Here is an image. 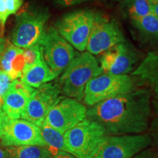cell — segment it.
<instances>
[{"label": "cell", "instance_id": "1", "mask_svg": "<svg viewBox=\"0 0 158 158\" xmlns=\"http://www.w3.org/2000/svg\"><path fill=\"white\" fill-rule=\"evenodd\" d=\"M150 92L137 89L103 100L86 110V118L101 124L107 134H141L147 130L151 114Z\"/></svg>", "mask_w": 158, "mask_h": 158}, {"label": "cell", "instance_id": "2", "mask_svg": "<svg viewBox=\"0 0 158 158\" xmlns=\"http://www.w3.org/2000/svg\"><path fill=\"white\" fill-rule=\"evenodd\" d=\"M102 73L101 67L93 55L89 52L78 54L59 79L62 92L68 98L82 101L86 85Z\"/></svg>", "mask_w": 158, "mask_h": 158}, {"label": "cell", "instance_id": "3", "mask_svg": "<svg viewBox=\"0 0 158 158\" xmlns=\"http://www.w3.org/2000/svg\"><path fill=\"white\" fill-rule=\"evenodd\" d=\"M108 134L101 124L86 118L64 134L68 152L77 158H92Z\"/></svg>", "mask_w": 158, "mask_h": 158}, {"label": "cell", "instance_id": "4", "mask_svg": "<svg viewBox=\"0 0 158 158\" xmlns=\"http://www.w3.org/2000/svg\"><path fill=\"white\" fill-rule=\"evenodd\" d=\"M48 19V11L45 9H30L21 12L17 15L12 32L13 45L21 48L41 45L46 32Z\"/></svg>", "mask_w": 158, "mask_h": 158}, {"label": "cell", "instance_id": "5", "mask_svg": "<svg viewBox=\"0 0 158 158\" xmlns=\"http://www.w3.org/2000/svg\"><path fill=\"white\" fill-rule=\"evenodd\" d=\"M0 140L6 147L40 146L47 147L40 127L23 118L9 117L0 108Z\"/></svg>", "mask_w": 158, "mask_h": 158}, {"label": "cell", "instance_id": "6", "mask_svg": "<svg viewBox=\"0 0 158 158\" xmlns=\"http://www.w3.org/2000/svg\"><path fill=\"white\" fill-rule=\"evenodd\" d=\"M135 90V82L127 75L105 73L99 75L86 85L84 101L88 106Z\"/></svg>", "mask_w": 158, "mask_h": 158}, {"label": "cell", "instance_id": "7", "mask_svg": "<svg viewBox=\"0 0 158 158\" xmlns=\"http://www.w3.org/2000/svg\"><path fill=\"white\" fill-rule=\"evenodd\" d=\"M96 13L89 10H79L68 13L55 23L59 35L79 51L86 49Z\"/></svg>", "mask_w": 158, "mask_h": 158}, {"label": "cell", "instance_id": "8", "mask_svg": "<svg viewBox=\"0 0 158 158\" xmlns=\"http://www.w3.org/2000/svg\"><path fill=\"white\" fill-rule=\"evenodd\" d=\"M147 134L107 135L92 158H132L152 143Z\"/></svg>", "mask_w": 158, "mask_h": 158}, {"label": "cell", "instance_id": "9", "mask_svg": "<svg viewBox=\"0 0 158 158\" xmlns=\"http://www.w3.org/2000/svg\"><path fill=\"white\" fill-rule=\"evenodd\" d=\"M61 94L59 83H46L35 89L21 118L40 127L49 110L64 98Z\"/></svg>", "mask_w": 158, "mask_h": 158}, {"label": "cell", "instance_id": "10", "mask_svg": "<svg viewBox=\"0 0 158 158\" xmlns=\"http://www.w3.org/2000/svg\"><path fill=\"white\" fill-rule=\"evenodd\" d=\"M40 45L45 62L57 76L66 70L77 56L73 47L59 35L55 27L47 29Z\"/></svg>", "mask_w": 158, "mask_h": 158}, {"label": "cell", "instance_id": "11", "mask_svg": "<svg viewBox=\"0 0 158 158\" xmlns=\"http://www.w3.org/2000/svg\"><path fill=\"white\" fill-rule=\"evenodd\" d=\"M86 108L76 99L63 98L47 114L43 124L63 134L86 118Z\"/></svg>", "mask_w": 158, "mask_h": 158}, {"label": "cell", "instance_id": "12", "mask_svg": "<svg viewBox=\"0 0 158 158\" xmlns=\"http://www.w3.org/2000/svg\"><path fill=\"white\" fill-rule=\"evenodd\" d=\"M124 40L123 33L116 21L96 14L86 50L91 54L98 55Z\"/></svg>", "mask_w": 158, "mask_h": 158}, {"label": "cell", "instance_id": "13", "mask_svg": "<svg viewBox=\"0 0 158 158\" xmlns=\"http://www.w3.org/2000/svg\"><path fill=\"white\" fill-rule=\"evenodd\" d=\"M138 59L135 49L124 40L102 53L100 67L105 73L127 75L133 70Z\"/></svg>", "mask_w": 158, "mask_h": 158}, {"label": "cell", "instance_id": "14", "mask_svg": "<svg viewBox=\"0 0 158 158\" xmlns=\"http://www.w3.org/2000/svg\"><path fill=\"white\" fill-rule=\"evenodd\" d=\"M35 91L21 80H13L4 97L2 110L10 118H20Z\"/></svg>", "mask_w": 158, "mask_h": 158}, {"label": "cell", "instance_id": "15", "mask_svg": "<svg viewBox=\"0 0 158 158\" xmlns=\"http://www.w3.org/2000/svg\"><path fill=\"white\" fill-rule=\"evenodd\" d=\"M131 76L147 84L158 98V51L148 53Z\"/></svg>", "mask_w": 158, "mask_h": 158}, {"label": "cell", "instance_id": "16", "mask_svg": "<svg viewBox=\"0 0 158 158\" xmlns=\"http://www.w3.org/2000/svg\"><path fill=\"white\" fill-rule=\"evenodd\" d=\"M56 77L43 58L31 66L23 69L21 80L31 87L37 89Z\"/></svg>", "mask_w": 158, "mask_h": 158}, {"label": "cell", "instance_id": "17", "mask_svg": "<svg viewBox=\"0 0 158 158\" xmlns=\"http://www.w3.org/2000/svg\"><path fill=\"white\" fill-rule=\"evenodd\" d=\"M132 23L137 29L141 40L152 45H158V19L153 13L132 20Z\"/></svg>", "mask_w": 158, "mask_h": 158}, {"label": "cell", "instance_id": "18", "mask_svg": "<svg viewBox=\"0 0 158 158\" xmlns=\"http://www.w3.org/2000/svg\"><path fill=\"white\" fill-rule=\"evenodd\" d=\"M10 158H52L51 150L40 146L11 147L6 149Z\"/></svg>", "mask_w": 158, "mask_h": 158}, {"label": "cell", "instance_id": "19", "mask_svg": "<svg viewBox=\"0 0 158 158\" xmlns=\"http://www.w3.org/2000/svg\"><path fill=\"white\" fill-rule=\"evenodd\" d=\"M124 13L132 20L140 19L152 13L148 0H122Z\"/></svg>", "mask_w": 158, "mask_h": 158}, {"label": "cell", "instance_id": "20", "mask_svg": "<svg viewBox=\"0 0 158 158\" xmlns=\"http://www.w3.org/2000/svg\"><path fill=\"white\" fill-rule=\"evenodd\" d=\"M40 130L43 138L47 147L53 148L58 151L68 152V149L65 143L64 134L45 124H42Z\"/></svg>", "mask_w": 158, "mask_h": 158}, {"label": "cell", "instance_id": "21", "mask_svg": "<svg viewBox=\"0 0 158 158\" xmlns=\"http://www.w3.org/2000/svg\"><path fill=\"white\" fill-rule=\"evenodd\" d=\"M22 0H0V25L3 29L9 15L15 14L22 6Z\"/></svg>", "mask_w": 158, "mask_h": 158}, {"label": "cell", "instance_id": "22", "mask_svg": "<svg viewBox=\"0 0 158 158\" xmlns=\"http://www.w3.org/2000/svg\"><path fill=\"white\" fill-rule=\"evenodd\" d=\"M23 56L25 59L24 68L31 66L43 58L42 46L37 45L30 48H23Z\"/></svg>", "mask_w": 158, "mask_h": 158}, {"label": "cell", "instance_id": "23", "mask_svg": "<svg viewBox=\"0 0 158 158\" xmlns=\"http://www.w3.org/2000/svg\"><path fill=\"white\" fill-rule=\"evenodd\" d=\"M13 81L5 72L0 70V108L2 107L4 97L8 90L11 82Z\"/></svg>", "mask_w": 158, "mask_h": 158}, {"label": "cell", "instance_id": "24", "mask_svg": "<svg viewBox=\"0 0 158 158\" xmlns=\"http://www.w3.org/2000/svg\"><path fill=\"white\" fill-rule=\"evenodd\" d=\"M54 1L59 6L67 7L86 2L89 1V0H54Z\"/></svg>", "mask_w": 158, "mask_h": 158}, {"label": "cell", "instance_id": "25", "mask_svg": "<svg viewBox=\"0 0 158 158\" xmlns=\"http://www.w3.org/2000/svg\"><path fill=\"white\" fill-rule=\"evenodd\" d=\"M52 158H77L71 155L70 153L66 152L63 151H58L55 154H53Z\"/></svg>", "mask_w": 158, "mask_h": 158}, {"label": "cell", "instance_id": "26", "mask_svg": "<svg viewBox=\"0 0 158 158\" xmlns=\"http://www.w3.org/2000/svg\"><path fill=\"white\" fill-rule=\"evenodd\" d=\"M154 107H155V120L153 122V125L155 126V129L158 132V102L155 101L154 102Z\"/></svg>", "mask_w": 158, "mask_h": 158}, {"label": "cell", "instance_id": "27", "mask_svg": "<svg viewBox=\"0 0 158 158\" xmlns=\"http://www.w3.org/2000/svg\"><path fill=\"white\" fill-rule=\"evenodd\" d=\"M6 40L3 38L2 35L0 34V58H1L2 54L4 48H5Z\"/></svg>", "mask_w": 158, "mask_h": 158}, {"label": "cell", "instance_id": "28", "mask_svg": "<svg viewBox=\"0 0 158 158\" xmlns=\"http://www.w3.org/2000/svg\"><path fill=\"white\" fill-rule=\"evenodd\" d=\"M151 6H152V13L158 19V2L154 4V5H152Z\"/></svg>", "mask_w": 158, "mask_h": 158}, {"label": "cell", "instance_id": "29", "mask_svg": "<svg viewBox=\"0 0 158 158\" xmlns=\"http://www.w3.org/2000/svg\"><path fill=\"white\" fill-rule=\"evenodd\" d=\"M132 158H150V155L149 153H148V152H144V153L137 155Z\"/></svg>", "mask_w": 158, "mask_h": 158}, {"label": "cell", "instance_id": "30", "mask_svg": "<svg viewBox=\"0 0 158 158\" xmlns=\"http://www.w3.org/2000/svg\"><path fill=\"white\" fill-rule=\"evenodd\" d=\"M0 158H10L7 152L4 151L2 148H0Z\"/></svg>", "mask_w": 158, "mask_h": 158}, {"label": "cell", "instance_id": "31", "mask_svg": "<svg viewBox=\"0 0 158 158\" xmlns=\"http://www.w3.org/2000/svg\"><path fill=\"white\" fill-rule=\"evenodd\" d=\"M149 1V2L150 3V5H154V4L158 2V0H148Z\"/></svg>", "mask_w": 158, "mask_h": 158}, {"label": "cell", "instance_id": "32", "mask_svg": "<svg viewBox=\"0 0 158 158\" xmlns=\"http://www.w3.org/2000/svg\"><path fill=\"white\" fill-rule=\"evenodd\" d=\"M112 1H120V0H112Z\"/></svg>", "mask_w": 158, "mask_h": 158}, {"label": "cell", "instance_id": "33", "mask_svg": "<svg viewBox=\"0 0 158 158\" xmlns=\"http://www.w3.org/2000/svg\"><path fill=\"white\" fill-rule=\"evenodd\" d=\"M0 29H1V25H0Z\"/></svg>", "mask_w": 158, "mask_h": 158}]
</instances>
